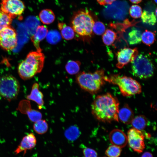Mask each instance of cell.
Segmentation results:
<instances>
[{
  "label": "cell",
  "mask_w": 157,
  "mask_h": 157,
  "mask_svg": "<svg viewBox=\"0 0 157 157\" xmlns=\"http://www.w3.org/2000/svg\"><path fill=\"white\" fill-rule=\"evenodd\" d=\"M119 103L117 98L109 93L97 96L91 105L92 114L99 121L118 122Z\"/></svg>",
  "instance_id": "cell-1"
},
{
  "label": "cell",
  "mask_w": 157,
  "mask_h": 157,
  "mask_svg": "<svg viewBox=\"0 0 157 157\" xmlns=\"http://www.w3.org/2000/svg\"><path fill=\"white\" fill-rule=\"evenodd\" d=\"M45 57L41 52L31 51L19 64L18 71L20 77L24 80L29 79L42 70Z\"/></svg>",
  "instance_id": "cell-2"
},
{
  "label": "cell",
  "mask_w": 157,
  "mask_h": 157,
  "mask_svg": "<svg viewBox=\"0 0 157 157\" xmlns=\"http://www.w3.org/2000/svg\"><path fill=\"white\" fill-rule=\"evenodd\" d=\"M104 72L103 69L93 73L82 72L76 76V81L83 90L92 94L97 93L105 83Z\"/></svg>",
  "instance_id": "cell-3"
},
{
  "label": "cell",
  "mask_w": 157,
  "mask_h": 157,
  "mask_svg": "<svg viewBox=\"0 0 157 157\" xmlns=\"http://www.w3.org/2000/svg\"><path fill=\"white\" fill-rule=\"evenodd\" d=\"M94 23L93 17L86 9L75 12L71 21L72 27L75 32L82 36H90L92 35Z\"/></svg>",
  "instance_id": "cell-4"
},
{
  "label": "cell",
  "mask_w": 157,
  "mask_h": 157,
  "mask_svg": "<svg viewBox=\"0 0 157 157\" xmlns=\"http://www.w3.org/2000/svg\"><path fill=\"white\" fill-rule=\"evenodd\" d=\"M105 81L117 85L123 95L128 97L140 93L142 91L140 84L132 78L126 76L113 74L104 76Z\"/></svg>",
  "instance_id": "cell-5"
},
{
  "label": "cell",
  "mask_w": 157,
  "mask_h": 157,
  "mask_svg": "<svg viewBox=\"0 0 157 157\" xmlns=\"http://www.w3.org/2000/svg\"><path fill=\"white\" fill-rule=\"evenodd\" d=\"M131 63L132 72L134 76L141 79H145L153 75L154 65L146 55L138 54Z\"/></svg>",
  "instance_id": "cell-6"
},
{
  "label": "cell",
  "mask_w": 157,
  "mask_h": 157,
  "mask_svg": "<svg viewBox=\"0 0 157 157\" xmlns=\"http://www.w3.org/2000/svg\"><path fill=\"white\" fill-rule=\"evenodd\" d=\"M20 88L19 82L14 76L6 75L0 77V96L8 101L15 99Z\"/></svg>",
  "instance_id": "cell-7"
},
{
  "label": "cell",
  "mask_w": 157,
  "mask_h": 157,
  "mask_svg": "<svg viewBox=\"0 0 157 157\" xmlns=\"http://www.w3.org/2000/svg\"><path fill=\"white\" fill-rule=\"evenodd\" d=\"M17 38L15 30L10 25L0 31V46L6 51L11 50L17 46Z\"/></svg>",
  "instance_id": "cell-8"
},
{
  "label": "cell",
  "mask_w": 157,
  "mask_h": 157,
  "mask_svg": "<svg viewBox=\"0 0 157 157\" xmlns=\"http://www.w3.org/2000/svg\"><path fill=\"white\" fill-rule=\"evenodd\" d=\"M0 8L13 19L22 14L25 6L21 0H2Z\"/></svg>",
  "instance_id": "cell-9"
},
{
  "label": "cell",
  "mask_w": 157,
  "mask_h": 157,
  "mask_svg": "<svg viewBox=\"0 0 157 157\" xmlns=\"http://www.w3.org/2000/svg\"><path fill=\"white\" fill-rule=\"evenodd\" d=\"M127 137L129 147L135 151L142 153L145 147L143 133L140 130L133 128L129 130Z\"/></svg>",
  "instance_id": "cell-10"
},
{
  "label": "cell",
  "mask_w": 157,
  "mask_h": 157,
  "mask_svg": "<svg viewBox=\"0 0 157 157\" xmlns=\"http://www.w3.org/2000/svg\"><path fill=\"white\" fill-rule=\"evenodd\" d=\"M138 54V51L136 48H124L122 49L117 53V67L119 69L122 68L129 63L131 62Z\"/></svg>",
  "instance_id": "cell-11"
},
{
  "label": "cell",
  "mask_w": 157,
  "mask_h": 157,
  "mask_svg": "<svg viewBox=\"0 0 157 157\" xmlns=\"http://www.w3.org/2000/svg\"><path fill=\"white\" fill-rule=\"evenodd\" d=\"M36 143L35 137L33 133H31L23 138L20 144L15 151V153L17 154L23 152L24 155L27 151L34 147Z\"/></svg>",
  "instance_id": "cell-12"
},
{
  "label": "cell",
  "mask_w": 157,
  "mask_h": 157,
  "mask_svg": "<svg viewBox=\"0 0 157 157\" xmlns=\"http://www.w3.org/2000/svg\"><path fill=\"white\" fill-rule=\"evenodd\" d=\"M109 139L113 145L121 148L125 147L127 143V136L120 129H116L112 131L109 135Z\"/></svg>",
  "instance_id": "cell-13"
},
{
  "label": "cell",
  "mask_w": 157,
  "mask_h": 157,
  "mask_svg": "<svg viewBox=\"0 0 157 157\" xmlns=\"http://www.w3.org/2000/svg\"><path fill=\"white\" fill-rule=\"evenodd\" d=\"M48 30L47 27L44 25H39L31 38L32 42L36 48L37 51L41 52L40 42L46 37Z\"/></svg>",
  "instance_id": "cell-14"
},
{
  "label": "cell",
  "mask_w": 157,
  "mask_h": 157,
  "mask_svg": "<svg viewBox=\"0 0 157 157\" xmlns=\"http://www.w3.org/2000/svg\"><path fill=\"white\" fill-rule=\"evenodd\" d=\"M39 84L37 83H34L32 87L31 93L26 97L27 99L34 101L39 106V108L44 105L43 95L39 89Z\"/></svg>",
  "instance_id": "cell-15"
},
{
  "label": "cell",
  "mask_w": 157,
  "mask_h": 157,
  "mask_svg": "<svg viewBox=\"0 0 157 157\" xmlns=\"http://www.w3.org/2000/svg\"><path fill=\"white\" fill-rule=\"evenodd\" d=\"M134 113L127 104L125 105L119 111V119L123 123L128 124L131 123L134 118Z\"/></svg>",
  "instance_id": "cell-16"
},
{
  "label": "cell",
  "mask_w": 157,
  "mask_h": 157,
  "mask_svg": "<svg viewBox=\"0 0 157 157\" xmlns=\"http://www.w3.org/2000/svg\"><path fill=\"white\" fill-rule=\"evenodd\" d=\"M58 26L60 31L61 36L63 38L67 40H69L74 38L75 32L72 27L62 22H59Z\"/></svg>",
  "instance_id": "cell-17"
},
{
  "label": "cell",
  "mask_w": 157,
  "mask_h": 157,
  "mask_svg": "<svg viewBox=\"0 0 157 157\" xmlns=\"http://www.w3.org/2000/svg\"><path fill=\"white\" fill-rule=\"evenodd\" d=\"M39 16L41 22L46 24L52 23L55 19V16L53 11L49 9L42 10L40 13Z\"/></svg>",
  "instance_id": "cell-18"
},
{
  "label": "cell",
  "mask_w": 157,
  "mask_h": 157,
  "mask_svg": "<svg viewBox=\"0 0 157 157\" xmlns=\"http://www.w3.org/2000/svg\"><path fill=\"white\" fill-rule=\"evenodd\" d=\"M131 123L134 128L141 130L146 127L148 121L144 116L139 115L133 118Z\"/></svg>",
  "instance_id": "cell-19"
},
{
  "label": "cell",
  "mask_w": 157,
  "mask_h": 157,
  "mask_svg": "<svg viewBox=\"0 0 157 157\" xmlns=\"http://www.w3.org/2000/svg\"><path fill=\"white\" fill-rule=\"evenodd\" d=\"M141 33L140 31L135 28H133L129 33L128 41L130 44L139 43L141 41Z\"/></svg>",
  "instance_id": "cell-20"
},
{
  "label": "cell",
  "mask_w": 157,
  "mask_h": 157,
  "mask_svg": "<svg viewBox=\"0 0 157 157\" xmlns=\"http://www.w3.org/2000/svg\"><path fill=\"white\" fill-rule=\"evenodd\" d=\"M102 35L103 41L104 44L108 46L112 44L115 40L117 37L116 33L110 29L106 30Z\"/></svg>",
  "instance_id": "cell-21"
},
{
  "label": "cell",
  "mask_w": 157,
  "mask_h": 157,
  "mask_svg": "<svg viewBox=\"0 0 157 157\" xmlns=\"http://www.w3.org/2000/svg\"><path fill=\"white\" fill-rule=\"evenodd\" d=\"M81 63L78 61L70 60L67 63L65 68L67 72L69 74H76L80 69Z\"/></svg>",
  "instance_id": "cell-22"
},
{
  "label": "cell",
  "mask_w": 157,
  "mask_h": 157,
  "mask_svg": "<svg viewBox=\"0 0 157 157\" xmlns=\"http://www.w3.org/2000/svg\"><path fill=\"white\" fill-rule=\"evenodd\" d=\"M141 17L144 23L149 25H154L156 22V16L153 12L144 10Z\"/></svg>",
  "instance_id": "cell-23"
},
{
  "label": "cell",
  "mask_w": 157,
  "mask_h": 157,
  "mask_svg": "<svg viewBox=\"0 0 157 157\" xmlns=\"http://www.w3.org/2000/svg\"><path fill=\"white\" fill-rule=\"evenodd\" d=\"M33 128L36 133L39 134H43L47 131L48 126L45 120L41 119L35 122Z\"/></svg>",
  "instance_id": "cell-24"
},
{
  "label": "cell",
  "mask_w": 157,
  "mask_h": 157,
  "mask_svg": "<svg viewBox=\"0 0 157 157\" xmlns=\"http://www.w3.org/2000/svg\"><path fill=\"white\" fill-rule=\"evenodd\" d=\"M47 42L51 44H56L61 39L60 34L56 30H52L48 31L46 36Z\"/></svg>",
  "instance_id": "cell-25"
},
{
  "label": "cell",
  "mask_w": 157,
  "mask_h": 157,
  "mask_svg": "<svg viewBox=\"0 0 157 157\" xmlns=\"http://www.w3.org/2000/svg\"><path fill=\"white\" fill-rule=\"evenodd\" d=\"M155 35L154 32L146 30L141 34V41L146 45L150 46L154 42Z\"/></svg>",
  "instance_id": "cell-26"
},
{
  "label": "cell",
  "mask_w": 157,
  "mask_h": 157,
  "mask_svg": "<svg viewBox=\"0 0 157 157\" xmlns=\"http://www.w3.org/2000/svg\"><path fill=\"white\" fill-rule=\"evenodd\" d=\"M65 135L68 140H74L77 139L79 136L80 131L76 126H72L66 130Z\"/></svg>",
  "instance_id": "cell-27"
},
{
  "label": "cell",
  "mask_w": 157,
  "mask_h": 157,
  "mask_svg": "<svg viewBox=\"0 0 157 157\" xmlns=\"http://www.w3.org/2000/svg\"><path fill=\"white\" fill-rule=\"evenodd\" d=\"M12 21V19L0 8V31L3 28L10 25Z\"/></svg>",
  "instance_id": "cell-28"
},
{
  "label": "cell",
  "mask_w": 157,
  "mask_h": 157,
  "mask_svg": "<svg viewBox=\"0 0 157 157\" xmlns=\"http://www.w3.org/2000/svg\"><path fill=\"white\" fill-rule=\"evenodd\" d=\"M121 151V148L112 145L107 148L105 154L108 157H119Z\"/></svg>",
  "instance_id": "cell-29"
},
{
  "label": "cell",
  "mask_w": 157,
  "mask_h": 157,
  "mask_svg": "<svg viewBox=\"0 0 157 157\" xmlns=\"http://www.w3.org/2000/svg\"><path fill=\"white\" fill-rule=\"evenodd\" d=\"M27 114L30 120L33 122H35L41 119L42 115L41 113L39 111L31 108L27 109L25 112Z\"/></svg>",
  "instance_id": "cell-30"
},
{
  "label": "cell",
  "mask_w": 157,
  "mask_h": 157,
  "mask_svg": "<svg viewBox=\"0 0 157 157\" xmlns=\"http://www.w3.org/2000/svg\"><path fill=\"white\" fill-rule=\"evenodd\" d=\"M142 12L141 7L137 5H132L129 8V14L131 17L134 19L140 17Z\"/></svg>",
  "instance_id": "cell-31"
},
{
  "label": "cell",
  "mask_w": 157,
  "mask_h": 157,
  "mask_svg": "<svg viewBox=\"0 0 157 157\" xmlns=\"http://www.w3.org/2000/svg\"><path fill=\"white\" fill-rule=\"evenodd\" d=\"M104 24L100 21L94 22L92 28V31L98 35H102L106 31Z\"/></svg>",
  "instance_id": "cell-32"
},
{
  "label": "cell",
  "mask_w": 157,
  "mask_h": 157,
  "mask_svg": "<svg viewBox=\"0 0 157 157\" xmlns=\"http://www.w3.org/2000/svg\"><path fill=\"white\" fill-rule=\"evenodd\" d=\"M85 157H98L97 152L93 149L86 147L83 150Z\"/></svg>",
  "instance_id": "cell-33"
},
{
  "label": "cell",
  "mask_w": 157,
  "mask_h": 157,
  "mask_svg": "<svg viewBox=\"0 0 157 157\" xmlns=\"http://www.w3.org/2000/svg\"><path fill=\"white\" fill-rule=\"evenodd\" d=\"M116 0H96L97 2L101 5H106L112 4Z\"/></svg>",
  "instance_id": "cell-34"
},
{
  "label": "cell",
  "mask_w": 157,
  "mask_h": 157,
  "mask_svg": "<svg viewBox=\"0 0 157 157\" xmlns=\"http://www.w3.org/2000/svg\"><path fill=\"white\" fill-rule=\"evenodd\" d=\"M141 157H153L152 154L149 152H145L142 154Z\"/></svg>",
  "instance_id": "cell-35"
},
{
  "label": "cell",
  "mask_w": 157,
  "mask_h": 157,
  "mask_svg": "<svg viewBox=\"0 0 157 157\" xmlns=\"http://www.w3.org/2000/svg\"><path fill=\"white\" fill-rule=\"evenodd\" d=\"M130 1L133 3L138 4L140 3L142 0H129Z\"/></svg>",
  "instance_id": "cell-36"
},
{
  "label": "cell",
  "mask_w": 157,
  "mask_h": 157,
  "mask_svg": "<svg viewBox=\"0 0 157 157\" xmlns=\"http://www.w3.org/2000/svg\"><path fill=\"white\" fill-rule=\"evenodd\" d=\"M156 16H157V9H156L155 11V13H154Z\"/></svg>",
  "instance_id": "cell-37"
},
{
  "label": "cell",
  "mask_w": 157,
  "mask_h": 157,
  "mask_svg": "<svg viewBox=\"0 0 157 157\" xmlns=\"http://www.w3.org/2000/svg\"><path fill=\"white\" fill-rule=\"evenodd\" d=\"M154 1L156 3H157V0H154Z\"/></svg>",
  "instance_id": "cell-38"
},
{
  "label": "cell",
  "mask_w": 157,
  "mask_h": 157,
  "mask_svg": "<svg viewBox=\"0 0 157 157\" xmlns=\"http://www.w3.org/2000/svg\"><path fill=\"white\" fill-rule=\"evenodd\" d=\"M106 157V156H103V157Z\"/></svg>",
  "instance_id": "cell-39"
}]
</instances>
